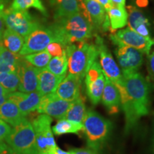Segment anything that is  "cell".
Listing matches in <instances>:
<instances>
[{
  "label": "cell",
  "mask_w": 154,
  "mask_h": 154,
  "mask_svg": "<svg viewBox=\"0 0 154 154\" xmlns=\"http://www.w3.org/2000/svg\"><path fill=\"white\" fill-rule=\"evenodd\" d=\"M56 20L51 29L57 42L65 47L78 42H86L92 36L93 27L82 13H75Z\"/></svg>",
  "instance_id": "cell-1"
},
{
  "label": "cell",
  "mask_w": 154,
  "mask_h": 154,
  "mask_svg": "<svg viewBox=\"0 0 154 154\" xmlns=\"http://www.w3.org/2000/svg\"><path fill=\"white\" fill-rule=\"evenodd\" d=\"M122 75L125 88L138 118L147 116L150 111L151 86L149 82L138 72L125 73Z\"/></svg>",
  "instance_id": "cell-2"
},
{
  "label": "cell",
  "mask_w": 154,
  "mask_h": 154,
  "mask_svg": "<svg viewBox=\"0 0 154 154\" xmlns=\"http://www.w3.org/2000/svg\"><path fill=\"white\" fill-rule=\"evenodd\" d=\"M65 51L68 59L69 74L84 79L86 73L91 65L99 57L96 45L82 42L66 47Z\"/></svg>",
  "instance_id": "cell-3"
},
{
  "label": "cell",
  "mask_w": 154,
  "mask_h": 154,
  "mask_svg": "<svg viewBox=\"0 0 154 154\" xmlns=\"http://www.w3.org/2000/svg\"><path fill=\"white\" fill-rule=\"evenodd\" d=\"M83 126L88 148L100 151L110 136L112 124L95 111H86Z\"/></svg>",
  "instance_id": "cell-4"
},
{
  "label": "cell",
  "mask_w": 154,
  "mask_h": 154,
  "mask_svg": "<svg viewBox=\"0 0 154 154\" xmlns=\"http://www.w3.org/2000/svg\"><path fill=\"white\" fill-rule=\"evenodd\" d=\"M6 143L16 154H38L35 133L27 119L12 127Z\"/></svg>",
  "instance_id": "cell-5"
},
{
  "label": "cell",
  "mask_w": 154,
  "mask_h": 154,
  "mask_svg": "<svg viewBox=\"0 0 154 154\" xmlns=\"http://www.w3.org/2000/svg\"><path fill=\"white\" fill-rule=\"evenodd\" d=\"M31 123L35 133L38 154H55L57 145L51 128L52 118L47 115L40 114Z\"/></svg>",
  "instance_id": "cell-6"
},
{
  "label": "cell",
  "mask_w": 154,
  "mask_h": 154,
  "mask_svg": "<svg viewBox=\"0 0 154 154\" xmlns=\"http://www.w3.org/2000/svg\"><path fill=\"white\" fill-rule=\"evenodd\" d=\"M3 19L7 29L20 34L23 37H26L33 31L41 27L39 23L27 11L17 10L11 7L5 9Z\"/></svg>",
  "instance_id": "cell-7"
},
{
  "label": "cell",
  "mask_w": 154,
  "mask_h": 154,
  "mask_svg": "<svg viewBox=\"0 0 154 154\" xmlns=\"http://www.w3.org/2000/svg\"><path fill=\"white\" fill-rule=\"evenodd\" d=\"M111 40L116 45L128 46L139 50L143 54L149 55L152 46L154 45V40L150 37L140 35L135 31L126 28L121 29L116 33L112 34Z\"/></svg>",
  "instance_id": "cell-8"
},
{
  "label": "cell",
  "mask_w": 154,
  "mask_h": 154,
  "mask_svg": "<svg viewBox=\"0 0 154 154\" xmlns=\"http://www.w3.org/2000/svg\"><path fill=\"white\" fill-rule=\"evenodd\" d=\"M54 42H57V39L52 29L39 27L24 37V45L19 51V55L24 57L44 51L47 46Z\"/></svg>",
  "instance_id": "cell-9"
},
{
  "label": "cell",
  "mask_w": 154,
  "mask_h": 154,
  "mask_svg": "<svg viewBox=\"0 0 154 154\" xmlns=\"http://www.w3.org/2000/svg\"><path fill=\"white\" fill-rule=\"evenodd\" d=\"M84 78L88 99L94 105L98 104L101 100L106 76L97 61H94L88 68Z\"/></svg>",
  "instance_id": "cell-10"
},
{
  "label": "cell",
  "mask_w": 154,
  "mask_h": 154,
  "mask_svg": "<svg viewBox=\"0 0 154 154\" xmlns=\"http://www.w3.org/2000/svg\"><path fill=\"white\" fill-rule=\"evenodd\" d=\"M96 47L99 56V63L105 76L115 85L123 82V75L111 54L99 36H96Z\"/></svg>",
  "instance_id": "cell-11"
},
{
  "label": "cell",
  "mask_w": 154,
  "mask_h": 154,
  "mask_svg": "<svg viewBox=\"0 0 154 154\" xmlns=\"http://www.w3.org/2000/svg\"><path fill=\"white\" fill-rule=\"evenodd\" d=\"M122 74L138 72L143 62V53L128 46H119L115 51Z\"/></svg>",
  "instance_id": "cell-12"
},
{
  "label": "cell",
  "mask_w": 154,
  "mask_h": 154,
  "mask_svg": "<svg viewBox=\"0 0 154 154\" xmlns=\"http://www.w3.org/2000/svg\"><path fill=\"white\" fill-rule=\"evenodd\" d=\"M72 102L60 99L56 93H51L43 96L37 108V112L50 117L61 119L70 107Z\"/></svg>",
  "instance_id": "cell-13"
},
{
  "label": "cell",
  "mask_w": 154,
  "mask_h": 154,
  "mask_svg": "<svg viewBox=\"0 0 154 154\" xmlns=\"http://www.w3.org/2000/svg\"><path fill=\"white\" fill-rule=\"evenodd\" d=\"M40 69L32 66L24 58L19 61L17 72L19 78L18 91L23 93H31L37 91L38 74Z\"/></svg>",
  "instance_id": "cell-14"
},
{
  "label": "cell",
  "mask_w": 154,
  "mask_h": 154,
  "mask_svg": "<svg viewBox=\"0 0 154 154\" xmlns=\"http://www.w3.org/2000/svg\"><path fill=\"white\" fill-rule=\"evenodd\" d=\"M42 97L38 91L31 93L14 91L9 94L8 99L14 102L23 116L26 117L29 113L37 110Z\"/></svg>",
  "instance_id": "cell-15"
},
{
  "label": "cell",
  "mask_w": 154,
  "mask_h": 154,
  "mask_svg": "<svg viewBox=\"0 0 154 154\" xmlns=\"http://www.w3.org/2000/svg\"><path fill=\"white\" fill-rule=\"evenodd\" d=\"M82 82L79 76L69 74L61 81L55 93L60 99L73 102L81 95Z\"/></svg>",
  "instance_id": "cell-16"
},
{
  "label": "cell",
  "mask_w": 154,
  "mask_h": 154,
  "mask_svg": "<svg viewBox=\"0 0 154 154\" xmlns=\"http://www.w3.org/2000/svg\"><path fill=\"white\" fill-rule=\"evenodd\" d=\"M102 103L110 114H116L120 111V94L113 83L106 76L105 86L101 96Z\"/></svg>",
  "instance_id": "cell-17"
},
{
  "label": "cell",
  "mask_w": 154,
  "mask_h": 154,
  "mask_svg": "<svg viewBox=\"0 0 154 154\" xmlns=\"http://www.w3.org/2000/svg\"><path fill=\"white\" fill-rule=\"evenodd\" d=\"M64 77L58 76L50 72L46 68L40 69L38 74L37 91L42 96L55 93L59 84Z\"/></svg>",
  "instance_id": "cell-18"
},
{
  "label": "cell",
  "mask_w": 154,
  "mask_h": 154,
  "mask_svg": "<svg viewBox=\"0 0 154 154\" xmlns=\"http://www.w3.org/2000/svg\"><path fill=\"white\" fill-rule=\"evenodd\" d=\"M26 119L17 106L9 99L0 106V119L12 127L19 125Z\"/></svg>",
  "instance_id": "cell-19"
},
{
  "label": "cell",
  "mask_w": 154,
  "mask_h": 154,
  "mask_svg": "<svg viewBox=\"0 0 154 154\" xmlns=\"http://www.w3.org/2000/svg\"><path fill=\"white\" fill-rule=\"evenodd\" d=\"M49 1L51 6L54 9V18L56 19L78 13L80 11L77 0H49Z\"/></svg>",
  "instance_id": "cell-20"
},
{
  "label": "cell",
  "mask_w": 154,
  "mask_h": 154,
  "mask_svg": "<svg viewBox=\"0 0 154 154\" xmlns=\"http://www.w3.org/2000/svg\"><path fill=\"white\" fill-rule=\"evenodd\" d=\"M22 59L20 55L11 52L0 45V73L16 72L19 62Z\"/></svg>",
  "instance_id": "cell-21"
},
{
  "label": "cell",
  "mask_w": 154,
  "mask_h": 154,
  "mask_svg": "<svg viewBox=\"0 0 154 154\" xmlns=\"http://www.w3.org/2000/svg\"><path fill=\"white\" fill-rule=\"evenodd\" d=\"M106 12L111 24L110 31L112 34H114L118 29L124 27L127 24L128 13L125 7L111 6Z\"/></svg>",
  "instance_id": "cell-22"
},
{
  "label": "cell",
  "mask_w": 154,
  "mask_h": 154,
  "mask_svg": "<svg viewBox=\"0 0 154 154\" xmlns=\"http://www.w3.org/2000/svg\"><path fill=\"white\" fill-rule=\"evenodd\" d=\"M24 43V38L20 34L13 32L12 30L6 29L4 31L2 44L4 47L11 52L18 54L21 51Z\"/></svg>",
  "instance_id": "cell-23"
},
{
  "label": "cell",
  "mask_w": 154,
  "mask_h": 154,
  "mask_svg": "<svg viewBox=\"0 0 154 154\" xmlns=\"http://www.w3.org/2000/svg\"><path fill=\"white\" fill-rule=\"evenodd\" d=\"M86 113L85 100L82 96L80 95L78 99L72 102V104L63 119L83 124Z\"/></svg>",
  "instance_id": "cell-24"
},
{
  "label": "cell",
  "mask_w": 154,
  "mask_h": 154,
  "mask_svg": "<svg viewBox=\"0 0 154 154\" xmlns=\"http://www.w3.org/2000/svg\"><path fill=\"white\" fill-rule=\"evenodd\" d=\"M84 127L83 124L74 122L67 119H61L52 128V131L55 135L61 136L67 134H79L84 131Z\"/></svg>",
  "instance_id": "cell-25"
},
{
  "label": "cell",
  "mask_w": 154,
  "mask_h": 154,
  "mask_svg": "<svg viewBox=\"0 0 154 154\" xmlns=\"http://www.w3.org/2000/svg\"><path fill=\"white\" fill-rule=\"evenodd\" d=\"M46 69L58 76H66L68 69V59L64 51L61 56L54 57L49 61Z\"/></svg>",
  "instance_id": "cell-26"
},
{
  "label": "cell",
  "mask_w": 154,
  "mask_h": 154,
  "mask_svg": "<svg viewBox=\"0 0 154 154\" xmlns=\"http://www.w3.org/2000/svg\"><path fill=\"white\" fill-rule=\"evenodd\" d=\"M128 26L131 29L136 31L138 26L142 24L150 25L148 19L143 13L134 6H128Z\"/></svg>",
  "instance_id": "cell-27"
},
{
  "label": "cell",
  "mask_w": 154,
  "mask_h": 154,
  "mask_svg": "<svg viewBox=\"0 0 154 154\" xmlns=\"http://www.w3.org/2000/svg\"><path fill=\"white\" fill-rule=\"evenodd\" d=\"M24 59L32 66L42 69H45L47 66L48 63L51 59V56L47 50H44L39 52L24 56Z\"/></svg>",
  "instance_id": "cell-28"
},
{
  "label": "cell",
  "mask_w": 154,
  "mask_h": 154,
  "mask_svg": "<svg viewBox=\"0 0 154 154\" xmlns=\"http://www.w3.org/2000/svg\"><path fill=\"white\" fill-rule=\"evenodd\" d=\"M11 7L17 10H26L29 8H34L44 15L47 14V9L41 0H13Z\"/></svg>",
  "instance_id": "cell-29"
},
{
  "label": "cell",
  "mask_w": 154,
  "mask_h": 154,
  "mask_svg": "<svg viewBox=\"0 0 154 154\" xmlns=\"http://www.w3.org/2000/svg\"><path fill=\"white\" fill-rule=\"evenodd\" d=\"M19 78L16 72L0 73V84L9 92H14L18 89Z\"/></svg>",
  "instance_id": "cell-30"
},
{
  "label": "cell",
  "mask_w": 154,
  "mask_h": 154,
  "mask_svg": "<svg viewBox=\"0 0 154 154\" xmlns=\"http://www.w3.org/2000/svg\"><path fill=\"white\" fill-rule=\"evenodd\" d=\"M65 48L66 47L59 42H54L47 46L46 50L49 53L50 55L54 57L62 55L65 51Z\"/></svg>",
  "instance_id": "cell-31"
},
{
  "label": "cell",
  "mask_w": 154,
  "mask_h": 154,
  "mask_svg": "<svg viewBox=\"0 0 154 154\" xmlns=\"http://www.w3.org/2000/svg\"><path fill=\"white\" fill-rule=\"evenodd\" d=\"M11 128H12L10 125L0 119V143L6 142L7 138L10 134Z\"/></svg>",
  "instance_id": "cell-32"
},
{
  "label": "cell",
  "mask_w": 154,
  "mask_h": 154,
  "mask_svg": "<svg viewBox=\"0 0 154 154\" xmlns=\"http://www.w3.org/2000/svg\"><path fill=\"white\" fill-rule=\"evenodd\" d=\"M6 0H0V44H2L3 32L5 31V22H4L3 14L5 9Z\"/></svg>",
  "instance_id": "cell-33"
},
{
  "label": "cell",
  "mask_w": 154,
  "mask_h": 154,
  "mask_svg": "<svg viewBox=\"0 0 154 154\" xmlns=\"http://www.w3.org/2000/svg\"><path fill=\"white\" fill-rule=\"evenodd\" d=\"M71 154H98V152L95 150L90 149H74L71 150Z\"/></svg>",
  "instance_id": "cell-34"
},
{
  "label": "cell",
  "mask_w": 154,
  "mask_h": 154,
  "mask_svg": "<svg viewBox=\"0 0 154 154\" xmlns=\"http://www.w3.org/2000/svg\"><path fill=\"white\" fill-rule=\"evenodd\" d=\"M148 70L150 76L154 80V52L149 55L148 58Z\"/></svg>",
  "instance_id": "cell-35"
},
{
  "label": "cell",
  "mask_w": 154,
  "mask_h": 154,
  "mask_svg": "<svg viewBox=\"0 0 154 154\" xmlns=\"http://www.w3.org/2000/svg\"><path fill=\"white\" fill-rule=\"evenodd\" d=\"M11 92H9V91H7V89H5V88L0 84V106H1L7 100H8L9 96Z\"/></svg>",
  "instance_id": "cell-36"
},
{
  "label": "cell",
  "mask_w": 154,
  "mask_h": 154,
  "mask_svg": "<svg viewBox=\"0 0 154 154\" xmlns=\"http://www.w3.org/2000/svg\"><path fill=\"white\" fill-rule=\"evenodd\" d=\"M149 26L147 24H142L136 29L135 32H137L140 35L145 36V37H150L149 36Z\"/></svg>",
  "instance_id": "cell-37"
},
{
  "label": "cell",
  "mask_w": 154,
  "mask_h": 154,
  "mask_svg": "<svg viewBox=\"0 0 154 154\" xmlns=\"http://www.w3.org/2000/svg\"><path fill=\"white\" fill-rule=\"evenodd\" d=\"M0 154H16L13 152L10 147L7 145V143H0Z\"/></svg>",
  "instance_id": "cell-38"
},
{
  "label": "cell",
  "mask_w": 154,
  "mask_h": 154,
  "mask_svg": "<svg viewBox=\"0 0 154 154\" xmlns=\"http://www.w3.org/2000/svg\"><path fill=\"white\" fill-rule=\"evenodd\" d=\"M111 6L113 7H125L126 0H109Z\"/></svg>",
  "instance_id": "cell-39"
},
{
  "label": "cell",
  "mask_w": 154,
  "mask_h": 154,
  "mask_svg": "<svg viewBox=\"0 0 154 154\" xmlns=\"http://www.w3.org/2000/svg\"><path fill=\"white\" fill-rule=\"evenodd\" d=\"M95 1L98 2L101 4V5L104 7L106 11L109 10V9L111 8V5L110 4V2H109V0H95Z\"/></svg>",
  "instance_id": "cell-40"
},
{
  "label": "cell",
  "mask_w": 154,
  "mask_h": 154,
  "mask_svg": "<svg viewBox=\"0 0 154 154\" xmlns=\"http://www.w3.org/2000/svg\"><path fill=\"white\" fill-rule=\"evenodd\" d=\"M149 4V1L148 0H136V5L138 7H145Z\"/></svg>",
  "instance_id": "cell-41"
},
{
  "label": "cell",
  "mask_w": 154,
  "mask_h": 154,
  "mask_svg": "<svg viewBox=\"0 0 154 154\" xmlns=\"http://www.w3.org/2000/svg\"><path fill=\"white\" fill-rule=\"evenodd\" d=\"M55 154H71L70 152H67V151H64L63 150H61L60 148H59L58 146H57L56 148V152Z\"/></svg>",
  "instance_id": "cell-42"
},
{
  "label": "cell",
  "mask_w": 154,
  "mask_h": 154,
  "mask_svg": "<svg viewBox=\"0 0 154 154\" xmlns=\"http://www.w3.org/2000/svg\"><path fill=\"white\" fill-rule=\"evenodd\" d=\"M1 44H0V45H1Z\"/></svg>",
  "instance_id": "cell-43"
}]
</instances>
